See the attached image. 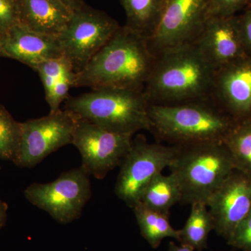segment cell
<instances>
[{"mask_svg": "<svg viewBox=\"0 0 251 251\" xmlns=\"http://www.w3.org/2000/svg\"><path fill=\"white\" fill-rule=\"evenodd\" d=\"M19 24L37 33L58 36L74 11L62 0H18Z\"/></svg>", "mask_w": 251, "mask_h": 251, "instance_id": "obj_16", "label": "cell"}, {"mask_svg": "<svg viewBox=\"0 0 251 251\" xmlns=\"http://www.w3.org/2000/svg\"><path fill=\"white\" fill-rule=\"evenodd\" d=\"M139 227L140 234L150 247L157 249L166 238L179 242L180 229H175L169 215L150 209L138 203L132 208Z\"/></svg>", "mask_w": 251, "mask_h": 251, "instance_id": "obj_17", "label": "cell"}, {"mask_svg": "<svg viewBox=\"0 0 251 251\" xmlns=\"http://www.w3.org/2000/svg\"><path fill=\"white\" fill-rule=\"evenodd\" d=\"M191 205L190 215L180 229L179 242L196 251H203L207 249L209 235L215 229V223L206 203L194 202Z\"/></svg>", "mask_w": 251, "mask_h": 251, "instance_id": "obj_19", "label": "cell"}, {"mask_svg": "<svg viewBox=\"0 0 251 251\" xmlns=\"http://www.w3.org/2000/svg\"><path fill=\"white\" fill-rule=\"evenodd\" d=\"M126 16L125 26L148 39L156 27L163 0H120Z\"/></svg>", "mask_w": 251, "mask_h": 251, "instance_id": "obj_20", "label": "cell"}, {"mask_svg": "<svg viewBox=\"0 0 251 251\" xmlns=\"http://www.w3.org/2000/svg\"><path fill=\"white\" fill-rule=\"evenodd\" d=\"M120 27L116 20L87 4L74 11L58 39L63 55L75 74L85 69Z\"/></svg>", "mask_w": 251, "mask_h": 251, "instance_id": "obj_8", "label": "cell"}, {"mask_svg": "<svg viewBox=\"0 0 251 251\" xmlns=\"http://www.w3.org/2000/svg\"><path fill=\"white\" fill-rule=\"evenodd\" d=\"M238 21L244 49L251 57V9H246L244 14L238 16Z\"/></svg>", "mask_w": 251, "mask_h": 251, "instance_id": "obj_28", "label": "cell"}, {"mask_svg": "<svg viewBox=\"0 0 251 251\" xmlns=\"http://www.w3.org/2000/svg\"><path fill=\"white\" fill-rule=\"evenodd\" d=\"M251 9V4H249V6H248V7L247 8V9ZM246 9H245V10H246Z\"/></svg>", "mask_w": 251, "mask_h": 251, "instance_id": "obj_32", "label": "cell"}, {"mask_svg": "<svg viewBox=\"0 0 251 251\" xmlns=\"http://www.w3.org/2000/svg\"><path fill=\"white\" fill-rule=\"evenodd\" d=\"M251 3V0H211L209 18L236 16Z\"/></svg>", "mask_w": 251, "mask_h": 251, "instance_id": "obj_25", "label": "cell"}, {"mask_svg": "<svg viewBox=\"0 0 251 251\" xmlns=\"http://www.w3.org/2000/svg\"><path fill=\"white\" fill-rule=\"evenodd\" d=\"M211 0H163L159 19L147 39L156 57L168 50L193 44L209 18Z\"/></svg>", "mask_w": 251, "mask_h": 251, "instance_id": "obj_9", "label": "cell"}, {"mask_svg": "<svg viewBox=\"0 0 251 251\" xmlns=\"http://www.w3.org/2000/svg\"><path fill=\"white\" fill-rule=\"evenodd\" d=\"M78 117L67 110L50 112L47 116L21 123V138L14 163L31 168L50 153L72 144Z\"/></svg>", "mask_w": 251, "mask_h": 251, "instance_id": "obj_10", "label": "cell"}, {"mask_svg": "<svg viewBox=\"0 0 251 251\" xmlns=\"http://www.w3.org/2000/svg\"><path fill=\"white\" fill-rule=\"evenodd\" d=\"M168 251H196L192 248L187 247V246L182 245L180 244L179 245L176 244L174 242H171L168 245Z\"/></svg>", "mask_w": 251, "mask_h": 251, "instance_id": "obj_31", "label": "cell"}, {"mask_svg": "<svg viewBox=\"0 0 251 251\" xmlns=\"http://www.w3.org/2000/svg\"><path fill=\"white\" fill-rule=\"evenodd\" d=\"M75 74L74 70H70L64 74L54 84L46 101L49 103L50 112H55L60 110V105L69 97L71 87H74Z\"/></svg>", "mask_w": 251, "mask_h": 251, "instance_id": "obj_24", "label": "cell"}, {"mask_svg": "<svg viewBox=\"0 0 251 251\" xmlns=\"http://www.w3.org/2000/svg\"><path fill=\"white\" fill-rule=\"evenodd\" d=\"M8 206L4 202L0 200V229L4 226L7 218Z\"/></svg>", "mask_w": 251, "mask_h": 251, "instance_id": "obj_30", "label": "cell"}, {"mask_svg": "<svg viewBox=\"0 0 251 251\" xmlns=\"http://www.w3.org/2000/svg\"><path fill=\"white\" fill-rule=\"evenodd\" d=\"M214 231L226 241L251 211V176L234 170L206 202Z\"/></svg>", "mask_w": 251, "mask_h": 251, "instance_id": "obj_12", "label": "cell"}, {"mask_svg": "<svg viewBox=\"0 0 251 251\" xmlns=\"http://www.w3.org/2000/svg\"><path fill=\"white\" fill-rule=\"evenodd\" d=\"M19 24L18 0H0V37Z\"/></svg>", "mask_w": 251, "mask_h": 251, "instance_id": "obj_27", "label": "cell"}, {"mask_svg": "<svg viewBox=\"0 0 251 251\" xmlns=\"http://www.w3.org/2000/svg\"><path fill=\"white\" fill-rule=\"evenodd\" d=\"M178 150L179 146L149 143L138 135L120 166L115 186L117 197L129 207L138 204L150 183L171 166Z\"/></svg>", "mask_w": 251, "mask_h": 251, "instance_id": "obj_6", "label": "cell"}, {"mask_svg": "<svg viewBox=\"0 0 251 251\" xmlns=\"http://www.w3.org/2000/svg\"><path fill=\"white\" fill-rule=\"evenodd\" d=\"M21 123L0 105V158L14 161L21 138Z\"/></svg>", "mask_w": 251, "mask_h": 251, "instance_id": "obj_22", "label": "cell"}, {"mask_svg": "<svg viewBox=\"0 0 251 251\" xmlns=\"http://www.w3.org/2000/svg\"><path fill=\"white\" fill-rule=\"evenodd\" d=\"M0 56L35 69L41 63L62 57L58 36L36 32L17 24L0 37Z\"/></svg>", "mask_w": 251, "mask_h": 251, "instance_id": "obj_15", "label": "cell"}, {"mask_svg": "<svg viewBox=\"0 0 251 251\" xmlns=\"http://www.w3.org/2000/svg\"><path fill=\"white\" fill-rule=\"evenodd\" d=\"M215 71L194 43L168 50L157 56L144 93L151 104L208 100Z\"/></svg>", "mask_w": 251, "mask_h": 251, "instance_id": "obj_2", "label": "cell"}, {"mask_svg": "<svg viewBox=\"0 0 251 251\" xmlns=\"http://www.w3.org/2000/svg\"><path fill=\"white\" fill-rule=\"evenodd\" d=\"M182 201V193L174 175H157L144 191L139 203L143 205L169 215L170 210Z\"/></svg>", "mask_w": 251, "mask_h": 251, "instance_id": "obj_18", "label": "cell"}, {"mask_svg": "<svg viewBox=\"0 0 251 251\" xmlns=\"http://www.w3.org/2000/svg\"><path fill=\"white\" fill-rule=\"evenodd\" d=\"M70 70H74L72 64L64 56L45 61L34 69L39 74L45 90L46 98L49 97L55 82Z\"/></svg>", "mask_w": 251, "mask_h": 251, "instance_id": "obj_23", "label": "cell"}, {"mask_svg": "<svg viewBox=\"0 0 251 251\" xmlns=\"http://www.w3.org/2000/svg\"><path fill=\"white\" fill-rule=\"evenodd\" d=\"M211 99L237 122L251 117V57L216 69Z\"/></svg>", "mask_w": 251, "mask_h": 251, "instance_id": "obj_13", "label": "cell"}, {"mask_svg": "<svg viewBox=\"0 0 251 251\" xmlns=\"http://www.w3.org/2000/svg\"><path fill=\"white\" fill-rule=\"evenodd\" d=\"M133 135L113 133L78 117L72 145L80 151L81 166L90 176L103 179L121 165L131 148Z\"/></svg>", "mask_w": 251, "mask_h": 251, "instance_id": "obj_11", "label": "cell"}, {"mask_svg": "<svg viewBox=\"0 0 251 251\" xmlns=\"http://www.w3.org/2000/svg\"><path fill=\"white\" fill-rule=\"evenodd\" d=\"M90 175L82 166L62 173L49 183H33L24 191L31 204L54 221L68 224L80 219L92 196Z\"/></svg>", "mask_w": 251, "mask_h": 251, "instance_id": "obj_7", "label": "cell"}, {"mask_svg": "<svg viewBox=\"0 0 251 251\" xmlns=\"http://www.w3.org/2000/svg\"><path fill=\"white\" fill-rule=\"evenodd\" d=\"M194 44L215 70L248 56L237 15L209 18Z\"/></svg>", "mask_w": 251, "mask_h": 251, "instance_id": "obj_14", "label": "cell"}, {"mask_svg": "<svg viewBox=\"0 0 251 251\" xmlns=\"http://www.w3.org/2000/svg\"><path fill=\"white\" fill-rule=\"evenodd\" d=\"M73 11H76L83 7L86 4L83 0H62Z\"/></svg>", "mask_w": 251, "mask_h": 251, "instance_id": "obj_29", "label": "cell"}, {"mask_svg": "<svg viewBox=\"0 0 251 251\" xmlns=\"http://www.w3.org/2000/svg\"><path fill=\"white\" fill-rule=\"evenodd\" d=\"M149 105L143 90L103 87L68 97L64 110L109 131L134 135L151 130Z\"/></svg>", "mask_w": 251, "mask_h": 251, "instance_id": "obj_4", "label": "cell"}, {"mask_svg": "<svg viewBox=\"0 0 251 251\" xmlns=\"http://www.w3.org/2000/svg\"><path fill=\"white\" fill-rule=\"evenodd\" d=\"M0 170H1V166H0Z\"/></svg>", "mask_w": 251, "mask_h": 251, "instance_id": "obj_33", "label": "cell"}, {"mask_svg": "<svg viewBox=\"0 0 251 251\" xmlns=\"http://www.w3.org/2000/svg\"><path fill=\"white\" fill-rule=\"evenodd\" d=\"M226 242L239 250L251 251V211Z\"/></svg>", "mask_w": 251, "mask_h": 251, "instance_id": "obj_26", "label": "cell"}, {"mask_svg": "<svg viewBox=\"0 0 251 251\" xmlns=\"http://www.w3.org/2000/svg\"><path fill=\"white\" fill-rule=\"evenodd\" d=\"M235 170L251 176V117L237 122L224 138Z\"/></svg>", "mask_w": 251, "mask_h": 251, "instance_id": "obj_21", "label": "cell"}, {"mask_svg": "<svg viewBox=\"0 0 251 251\" xmlns=\"http://www.w3.org/2000/svg\"><path fill=\"white\" fill-rule=\"evenodd\" d=\"M151 130L176 146L224 142L237 123L211 99L175 104H151Z\"/></svg>", "mask_w": 251, "mask_h": 251, "instance_id": "obj_3", "label": "cell"}, {"mask_svg": "<svg viewBox=\"0 0 251 251\" xmlns=\"http://www.w3.org/2000/svg\"><path fill=\"white\" fill-rule=\"evenodd\" d=\"M179 182L182 202H207L216 190L235 170L224 142L179 146L169 167Z\"/></svg>", "mask_w": 251, "mask_h": 251, "instance_id": "obj_5", "label": "cell"}, {"mask_svg": "<svg viewBox=\"0 0 251 251\" xmlns=\"http://www.w3.org/2000/svg\"><path fill=\"white\" fill-rule=\"evenodd\" d=\"M156 57L143 36L126 26L119 28L82 72L74 87L143 90Z\"/></svg>", "mask_w": 251, "mask_h": 251, "instance_id": "obj_1", "label": "cell"}]
</instances>
